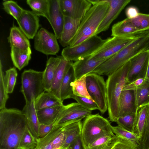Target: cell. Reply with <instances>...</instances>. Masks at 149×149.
<instances>
[{"label":"cell","instance_id":"obj_43","mask_svg":"<svg viewBox=\"0 0 149 149\" xmlns=\"http://www.w3.org/2000/svg\"><path fill=\"white\" fill-rule=\"evenodd\" d=\"M112 129L115 135L135 142L139 144V138L132 132L127 130L118 125L112 126Z\"/></svg>","mask_w":149,"mask_h":149},{"label":"cell","instance_id":"obj_40","mask_svg":"<svg viewBox=\"0 0 149 149\" xmlns=\"http://www.w3.org/2000/svg\"><path fill=\"white\" fill-rule=\"evenodd\" d=\"M135 117V113L119 117L116 123L122 128L133 132Z\"/></svg>","mask_w":149,"mask_h":149},{"label":"cell","instance_id":"obj_33","mask_svg":"<svg viewBox=\"0 0 149 149\" xmlns=\"http://www.w3.org/2000/svg\"><path fill=\"white\" fill-rule=\"evenodd\" d=\"M63 126L60 125H53L52 129L43 138L36 139L37 146L34 149H42L51 143L63 131Z\"/></svg>","mask_w":149,"mask_h":149},{"label":"cell","instance_id":"obj_12","mask_svg":"<svg viewBox=\"0 0 149 149\" xmlns=\"http://www.w3.org/2000/svg\"><path fill=\"white\" fill-rule=\"evenodd\" d=\"M61 11L64 16L82 20L92 4L88 0H59Z\"/></svg>","mask_w":149,"mask_h":149},{"label":"cell","instance_id":"obj_27","mask_svg":"<svg viewBox=\"0 0 149 149\" xmlns=\"http://www.w3.org/2000/svg\"><path fill=\"white\" fill-rule=\"evenodd\" d=\"M63 106V104L37 111L40 123L45 125L54 124Z\"/></svg>","mask_w":149,"mask_h":149},{"label":"cell","instance_id":"obj_26","mask_svg":"<svg viewBox=\"0 0 149 149\" xmlns=\"http://www.w3.org/2000/svg\"><path fill=\"white\" fill-rule=\"evenodd\" d=\"M76 80L74 71L72 64L66 72L62 83L60 97L62 102H63L65 100L72 98L73 93L71 83Z\"/></svg>","mask_w":149,"mask_h":149},{"label":"cell","instance_id":"obj_34","mask_svg":"<svg viewBox=\"0 0 149 149\" xmlns=\"http://www.w3.org/2000/svg\"><path fill=\"white\" fill-rule=\"evenodd\" d=\"M73 94L77 96L84 97L93 100L89 95L87 88L86 75L72 82L71 85Z\"/></svg>","mask_w":149,"mask_h":149},{"label":"cell","instance_id":"obj_51","mask_svg":"<svg viewBox=\"0 0 149 149\" xmlns=\"http://www.w3.org/2000/svg\"><path fill=\"white\" fill-rule=\"evenodd\" d=\"M145 79L146 80H149V59Z\"/></svg>","mask_w":149,"mask_h":149},{"label":"cell","instance_id":"obj_39","mask_svg":"<svg viewBox=\"0 0 149 149\" xmlns=\"http://www.w3.org/2000/svg\"><path fill=\"white\" fill-rule=\"evenodd\" d=\"M17 73L15 67L11 68L6 71L4 80L8 93L13 92L16 83Z\"/></svg>","mask_w":149,"mask_h":149},{"label":"cell","instance_id":"obj_22","mask_svg":"<svg viewBox=\"0 0 149 149\" xmlns=\"http://www.w3.org/2000/svg\"><path fill=\"white\" fill-rule=\"evenodd\" d=\"M119 117L136 112L135 99L133 90H123L119 100Z\"/></svg>","mask_w":149,"mask_h":149},{"label":"cell","instance_id":"obj_48","mask_svg":"<svg viewBox=\"0 0 149 149\" xmlns=\"http://www.w3.org/2000/svg\"><path fill=\"white\" fill-rule=\"evenodd\" d=\"M68 149H86L81 134L72 143Z\"/></svg>","mask_w":149,"mask_h":149},{"label":"cell","instance_id":"obj_10","mask_svg":"<svg viewBox=\"0 0 149 149\" xmlns=\"http://www.w3.org/2000/svg\"><path fill=\"white\" fill-rule=\"evenodd\" d=\"M92 111L83 107L77 102L63 105L53 125H65L81 120L92 114Z\"/></svg>","mask_w":149,"mask_h":149},{"label":"cell","instance_id":"obj_6","mask_svg":"<svg viewBox=\"0 0 149 149\" xmlns=\"http://www.w3.org/2000/svg\"><path fill=\"white\" fill-rule=\"evenodd\" d=\"M109 38L103 39L97 35H94L77 45L65 47L62 51V56L68 61H72L91 55L100 48Z\"/></svg>","mask_w":149,"mask_h":149},{"label":"cell","instance_id":"obj_15","mask_svg":"<svg viewBox=\"0 0 149 149\" xmlns=\"http://www.w3.org/2000/svg\"><path fill=\"white\" fill-rule=\"evenodd\" d=\"M109 5V10L97 30L95 35L107 30L112 22L119 15L131 0H107Z\"/></svg>","mask_w":149,"mask_h":149},{"label":"cell","instance_id":"obj_8","mask_svg":"<svg viewBox=\"0 0 149 149\" xmlns=\"http://www.w3.org/2000/svg\"><path fill=\"white\" fill-rule=\"evenodd\" d=\"M88 92L93 100L97 105L102 114L107 110L108 104L106 83L102 76L95 73L86 75Z\"/></svg>","mask_w":149,"mask_h":149},{"label":"cell","instance_id":"obj_28","mask_svg":"<svg viewBox=\"0 0 149 149\" xmlns=\"http://www.w3.org/2000/svg\"><path fill=\"white\" fill-rule=\"evenodd\" d=\"M35 104L38 111L63 104L60 100L50 93L45 92L35 100Z\"/></svg>","mask_w":149,"mask_h":149},{"label":"cell","instance_id":"obj_37","mask_svg":"<svg viewBox=\"0 0 149 149\" xmlns=\"http://www.w3.org/2000/svg\"><path fill=\"white\" fill-rule=\"evenodd\" d=\"M36 139L27 126L20 140L19 149H32L35 148L37 145Z\"/></svg>","mask_w":149,"mask_h":149},{"label":"cell","instance_id":"obj_44","mask_svg":"<svg viewBox=\"0 0 149 149\" xmlns=\"http://www.w3.org/2000/svg\"><path fill=\"white\" fill-rule=\"evenodd\" d=\"M103 136L96 139L87 147L86 149H101L110 145L112 143L114 136Z\"/></svg>","mask_w":149,"mask_h":149},{"label":"cell","instance_id":"obj_17","mask_svg":"<svg viewBox=\"0 0 149 149\" xmlns=\"http://www.w3.org/2000/svg\"><path fill=\"white\" fill-rule=\"evenodd\" d=\"M50 6L48 21L58 40L61 35L63 28L64 16L61 10L59 0H49Z\"/></svg>","mask_w":149,"mask_h":149},{"label":"cell","instance_id":"obj_47","mask_svg":"<svg viewBox=\"0 0 149 149\" xmlns=\"http://www.w3.org/2000/svg\"><path fill=\"white\" fill-rule=\"evenodd\" d=\"M65 139V135L63 128V131L57 136L51 143L53 149H59L62 146Z\"/></svg>","mask_w":149,"mask_h":149},{"label":"cell","instance_id":"obj_31","mask_svg":"<svg viewBox=\"0 0 149 149\" xmlns=\"http://www.w3.org/2000/svg\"><path fill=\"white\" fill-rule=\"evenodd\" d=\"M136 109L139 107L149 104V80L134 90Z\"/></svg>","mask_w":149,"mask_h":149},{"label":"cell","instance_id":"obj_23","mask_svg":"<svg viewBox=\"0 0 149 149\" xmlns=\"http://www.w3.org/2000/svg\"><path fill=\"white\" fill-rule=\"evenodd\" d=\"M142 32L134 28L127 18L113 25L111 28V36L121 37L134 36Z\"/></svg>","mask_w":149,"mask_h":149},{"label":"cell","instance_id":"obj_3","mask_svg":"<svg viewBox=\"0 0 149 149\" xmlns=\"http://www.w3.org/2000/svg\"><path fill=\"white\" fill-rule=\"evenodd\" d=\"M109 8L107 0H99L98 3L93 5L81 20L77 32L68 46L77 45L95 35Z\"/></svg>","mask_w":149,"mask_h":149},{"label":"cell","instance_id":"obj_30","mask_svg":"<svg viewBox=\"0 0 149 149\" xmlns=\"http://www.w3.org/2000/svg\"><path fill=\"white\" fill-rule=\"evenodd\" d=\"M26 2L36 15L45 17L49 21V0H27Z\"/></svg>","mask_w":149,"mask_h":149},{"label":"cell","instance_id":"obj_35","mask_svg":"<svg viewBox=\"0 0 149 149\" xmlns=\"http://www.w3.org/2000/svg\"><path fill=\"white\" fill-rule=\"evenodd\" d=\"M110 149H142L137 143L116 135Z\"/></svg>","mask_w":149,"mask_h":149},{"label":"cell","instance_id":"obj_11","mask_svg":"<svg viewBox=\"0 0 149 149\" xmlns=\"http://www.w3.org/2000/svg\"><path fill=\"white\" fill-rule=\"evenodd\" d=\"M57 39L54 34L41 28L34 37V48L46 55H56L60 50Z\"/></svg>","mask_w":149,"mask_h":149},{"label":"cell","instance_id":"obj_49","mask_svg":"<svg viewBox=\"0 0 149 149\" xmlns=\"http://www.w3.org/2000/svg\"><path fill=\"white\" fill-rule=\"evenodd\" d=\"M53 124L45 125L40 124L39 130V138H43L52 129Z\"/></svg>","mask_w":149,"mask_h":149},{"label":"cell","instance_id":"obj_20","mask_svg":"<svg viewBox=\"0 0 149 149\" xmlns=\"http://www.w3.org/2000/svg\"><path fill=\"white\" fill-rule=\"evenodd\" d=\"M81 20L76 19L64 16V22L62 34L58 39L63 47L68 46L75 36Z\"/></svg>","mask_w":149,"mask_h":149},{"label":"cell","instance_id":"obj_41","mask_svg":"<svg viewBox=\"0 0 149 149\" xmlns=\"http://www.w3.org/2000/svg\"><path fill=\"white\" fill-rule=\"evenodd\" d=\"M4 75L1 61L0 63V110L6 108V102L9 98L4 80Z\"/></svg>","mask_w":149,"mask_h":149},{"label":"cell","instance_id":"obj_29","mask_svg":"<svg viewBox=\"0 0 149 149\" xmlns=\"http://www.w3.org/2000/svg\"><path fill=\"white\" fill-rule=\"evenodd\" d=\"M31 52L11 47L10 56L12 60L15 67L19 70L28 65L31 58Z\"/></svg>","mask_w":149,"mask_h":149},{"label":"cell","instance_id":"obj_36","mask_svg":"<svg viewBox=\"0 0 149 149\" xmlns=\"http://www.w3.org/2000/svg\"><path fill=\"white\" fill-rule=\"evenodd\" d=\"M128 18L132 26L140 32L149 30V14L139 13L135 17Z\"/></svg>","mask_w":149,"mask_h":149},{"label":"cell","instance_id":"obj_45","mask_svg":"<svg viewBox=\"0 0 149 149\" xmlns=\"http://www.w3.org/2000/svg\"><path fill=\"white\" fill-rule=\"evenodd\" d=\"M72 98L75 100L77 103L89 111H92L93 110L99 109L97 104L91 99L84 97L77 96L73 94Z\"/></svg>","mask_w":149,"mask_h":149},{"label":"cell","instance_id":"obj_50","mask_svg":"<svg viewBox=\"0 0 149 149\" xmlns=\"http://www.w3.org/2000/svg\"><path fill=\"white\" fill-rule=\"evenodd\" d=\"M139 11L136 7L132 6L127 8L125 14L128 18H132L136 17L139 13Z\"/></svg>","mask_w":149,"mask_h":149},{"label":"cell","instance_id":"obj_52","mask_svg":"<svg viewBox=\"0 0 149 149\" xmlns=\"http://www.w3.org/2000/svg\"><path fill=\"white\" fill-rule=\"evenodd\" d=\"M112 146V143L109 145L107 146H106L102 149H110Z\"/></svg>","mask_w":149,"mask_h":149},{"label":"cell","instance_id":"obj_7","mask_svg":"<svg viewBox=\"0 0 149 149\" xmlns=\"http://www.w3.org/2000/svg\"><path fill=\"white\" fill-rule=\"evenodd\" d=\"M43 71L32 69L24 70L21 76V91L26 103L31 102L32 96L35 100L45 92L43 82Z\"/></svg>","mask_w":149,"mask_h":149},{"label":"cell","instance_id":"obj_42","mask_svg":"<svg viewBox=\"0 0 149 149\" xmlns=\"http://www.w3.org/2000/svg\"><path fill=\"white\" fill-rule=\"evenodd\" d=\"M139 145L142 149H149V104L145 123L139 139Z\"/></svg>","mask_w":149,"mask_h":149},{"label":"cell","instance_id":"obj_24","mask_svg":"<svg viewBox=\"0 0 149 149\" xmlns=\"http://www.w3.org/2000/svg\"><path fill=\"white\" fill-rule=\"evenodd\" d=\"M82 123L81 120H79L63 125L65 139L59 149H69L72 143L81 134Z\"/></svg>","mask_w":149,"mask_h":149},{"label":"cell","instance_id":"obj_46","mask_svg":"<svg viewBox=\"0 0 149 149\" xmlns=\"http://www.w3.org/2000/svg\"><path fill=\"white\" fill-rule=\"evenodd\" d=\"M145 80L144 78H141L137 79L131 82H127L124 87L123 90H134L141 85Z\"/></svg>","mask_w":149,"mask_h":149},{"label":"cell","instance_id":"obj_25","mask_svg":"<svg viewBox=\"0 0 149 149\" xmlns=\"http://www.w3.org/2000/svg\"><path fill=\"white\" fill-rule=\"evenodd\" d=\"M62 57V56L51 57L47 61L46 68L43 71V79L44 86L46 92H49L50 90L52 81Z\"/></svg>","mask_w":149,"mask_h":149},{"label":"cell","instance_id":"obj_13","mask_svg":"<svg viewBox=\"0 0 149 149\" xmlns=\"http://www.w3.org/2000/svg\"><path fill=\"white\" fill-rule=\"evenodd\" d=\"M149 59V49L138 54L130 60L127 82L139 78L145 79Z\"/></svg>","mask_w":149,"mask_h":149},{"label":"cell","instance_id":"obj_9","mask_svg":"<svg viewBox=\"0 0 149 149\" xmlns=\"http://www.w3.org/2000/svg\"><path fill=\"white\" fill-rule=\"evenodd\" d=\"M141 33L134 36L109 38L102 47L91 56L99 59H108L134 40Z\"/></svg>","mask_w":149,"mask_h":149},{"label":"cell","instance_id":"obj_53","mask_svg":"<svg viewBox=\"0 0 149 149\" xmlns=\"http://www.w3.org/2000/svg\"><path fill=\"white\" fill-rule=\"evenodd\" d=\"M34 149V148H33V149Z\"/></svg>","mask_w":149,"mask_h":149},{"label":"cell","instance_id":"obj_19","mask_svg":"<svg viewBox=\"0 0 149 149\" xmlns=\"http://www.w3.org/2000/svg\"><path fill=\"white\" fill-rule=\"evenodd\" d=\"M35 99L32 96L31 102L26 103L22 111L26 117L27 126L33 135L37 139L39 138L40 123L35 104Z\"/></svg>","mask_w":149,"mask_h":149},{"label":"cell","instance_id":"obj_1","mask_svg":"<svg viewBox=\"0 0 149 149\" xmlns=\"http://www.w3.org/2000/svg\"><path fill=\"white\" fill-rule=\"evenodd\" d=\"M27 125L22 111L6 108L0 111V149H19Z\"/></svg>","mask_w":149,"mask_h":149},{"label":"cell","instance_id":"obj_2","mask_svg":"<svg viewBox=\"0 0 149 149\" xmlns=\"http://www.w3.org/2000/svg\"><path fill=\"white\" fill-rule=\"evenodd\" d=\"M149 49V30L142 32L134 40L96 68L92 72L108 76L134 57Z\"/></svg>","mask_w":149,"mask_h":149},{"label":"cell","instance_id":"obj_32","mask_svg":"<svg viewBox=\"0 0 149 149\" xmlns=\"http://www.w3.org/2000/svg\"><path fill=\"white\" fill-rule=\"evenodd\" d=\"M148 104L139 107L136 109L135 113V120L133 133L136 135L139 138L141 136L145 123Z\"/></svg>","mask_w":149,"mask_h":149},{"label":"cell","instance_id":"obj_38","mask_svg":"<svg viewBox=\"0 0 149 149\" xmlns=\"http://www.w3.org/2000/svg\"><path fill=\"white\" fill-rule=\"evenodd\" d=\"M3 9L8 14L12 15L17 21L20 17L24 9L15 1H4L2 3Z\"/></svg>","mask_w":149,"mask_h":149},{"label":"cell","instance_id":"obj_14","mask_svg":"<svg viewBox=\"0 0 149 149\" xmlns=\"http://www.w3.org/2000/svg\"><path fill=\"white\" fill-rule=\"evenodd\" d=\"M17 22L19 28L28 38L35 37L40 26L38 16L32 11L24 9Z\"/></svg>","mask_w":149,"mask_h":149},{"label":"cell","instance_id":"obj_18","mask_svg":"<svg viewBox=\"0 0 149 149\" xmlns=\"http://www.w3.org/2000/svg\"><path fill=\"white\" fill-rule=\"evenodd\" d=\"M73 63L72 61H68L62 57L52 82L50 90L49 92L61 101L60 91L62 83L66 72Z\"/></svg>","mask_w":149,"mask_h":149},{"label":"cell","instance_id":"obj_21","mask_svg":"<svg viewBox=\"0 0 149 149\" xmlns=\"http://www.w3.org/2000/svg\"><path fill=\"white\" fill-rule=\"evenodd\" d=\"M8 39L11 47L31 52L29 41L19 27L14 25L13 26Z\"/></svg>","mask_w":149,"mask_h":149},{"label":"cell","instance_id":"obj_5","mask_svg":"<svg viewBox=\"0 0 149 149\" xmlns=\"http://www.w3.org/2000/svg\"><path fill=\"white\" fill-rule=\"evenodd\" d=\"M109 121L98 113L85 118L82 123L81 134L85 147L103 136L115 135Z\"/></svg>","mask_w":149,"mask_h":149},{"label":"cell","instance_id":"obj_4","mask_svg":"<svg viewBox=\"0 0 149 149\" xmlns=\"http://www.w3.org/2000/svg\"><path fill=\"white\" fill-rule=\"evenodd\" d=\"M130 65L129 61L108 76L106 83L109 118L116 122L119 117V100L122 91L127 83V74Z\"/></svg>","mask_w":149,"mask_h":149},{"label":"cell","instance_id":"obj_16","mask_svg":"<svg viewBox=\"0 0 149 149\" xmlns=\"http://www.w3.org/2000/svg\"><path fill=\"white\" fill-rule=\"evenodd\" d=\"M108 59H99L90 55L75 61L73 63L72 65L76 80L92 72L96 68Z\"/></svg>","mask_w":149,"mask_h":149}]
</instances>
